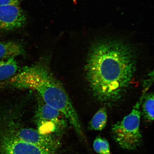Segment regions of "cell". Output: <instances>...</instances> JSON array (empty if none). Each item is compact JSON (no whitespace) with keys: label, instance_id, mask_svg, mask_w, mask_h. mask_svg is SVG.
Here are the masks:
<instances>
[{"label":"cell","instance_id":"obj_4","mask_svg":"<svg viewBox=\"0 0 154 154\" xmlns=\"http://www.w3.org/2000/svg\"><path fill=\"white\" fill-rule=\"evenodd\" d=\"M0 134L26 143L57 150L60 147L59 138L40 134L37 130L28 128L14 121L5 122Z\"/></svg>","mask_w":154,"mask_h":154},{"label":"cell","instance_id":"obj_3","mask_svg":"<svg viewBox=\"0 0 154 154\" xmlns=\"http://www.w3.org/2000/svg\"><path fill=\"white\" fill-rule=\"evenodd\" d=\"M146 92L143 91L131 112L122 121L113 125L111 133L113 139L123 149H136L141 145L142 136L140 129L141 112L140 107Z\"/></svg>","mask_w":154,"mask_h":154},{"label":"cell","instance_id":"obj_6","mask_svg":"<svg viewBox=\"0 0 154 154\" xmlns=\"http://www.w3.org/2000/svg\"><path fill=\"white\" fill-rule=\"evenodd\" d=\"M57 151L0 134V154H57Z\"/></svg>","mask_w":154,"mask_h":154},{"label":"cell","instance_id":"obj_2","mask_svg":"<svg viewBox=\"0 0 154 154\" xmlns=\"http://www.w3.org/2000/svg\"><path fill=\"white\" fill-rule=\"evenodd\" d=\"M1 83L4 88L37 92L46 103L64 116L80 137H83L81 123L68 94L46 63L40 62L25 66Z\"/></svg>","mask_w":154,"mask_h":154},{"label":"cell","instance_id":"obj_9","mask_svg":"<svg viewBox=\"0 0 154 154\" xmlns=\"http://www.w3.org/2000/svg\"><path fill=\"white\" fill-rule=\"evenodd\" d=\"M18 65L14 57L0 61V82L8 79L16 74Z\"/></svg>","mask_w":154,"mask_h":154},{"label":"cell","instance_id":"obj_12","mask_svg":"<svg viewBox=\"0 0 154 154\" xmlns=\"http://www.w3.org/2000/svg\"><path fill=\"white\" fill-rule=\"evenodd\" d=\"M93 146L94 150L98 154H111L109 142L101 137L95 138Z\"/></svg>","mask_w":154,"mask_h":154},{"label":"cell","instance_id":"obj_7","mask_svg":"<svg viewBox=\"0 0 154 154\" xmlns=\"http://www.w3.org/2000/svg\"><path fill=\"white\" fill-rule=\"evenodd\" d=\"M26 19V14L19 6H0V30L11 31L22 28Z\"/></svg>","mask_w":154,"mask_h":154},{"label":"cell","instance_id":"obj_14","mask_svg":"<svg viewBox=\"0 0 154 154\" xmlns=\"http://www.w3.org/2000/svg\"><path fill=\"white\" fill-rule=\"evenodd\" d=\"M21 1H23V0H21Z\"/></svg>","mask_w":154,"mask_h":154},{"label":"cell","instance_id":"obj_5","mask_svg":"<svg viewBox=\"0 0 154 154\" xmlns=\"http://www.w3.org/2000/svg\"><path fill=\"white\" fill-rule=\"evenodd\" d=\"M34 118L37 130L46 135L58 138L67 127V121L64 116L47 105L39 96Z\"/></svg>","mask_w":154,"mask_h":154},{"label":"cell","instance_id":"obj_1","mask_svg":"<svg viewBox=\"0 0 154 154\" xmlns=\"http://www.w3.org/2000/svg\"><path fill=\"white\" fill-rule=\"evenodd\" d=\"M135 54L130 44L110 37L96 40L87 59L86 78L94 96L103 103H114L126 93L136 69Z\"/></svg>","mask_w":154,"mask_h":154},{"label":"cell","instance_id":"obj_10","mask_svg":"<svg viewBox=\"0 0 154 154\" xmlns=\"http://www.w3.org/2000/svg\"><path fill=\"white\" fill-rule=\"evenodd\" d=\"M107 121V111L105 108L98 110L90 121L89 128L91 130L101 131L106 126Z\"/></svg>","mask_w":154,"mask_h":154},{"label":"cell","instance_id":"obj_13","mask_svg":"<svg viewBox=\"0 0 154 154\" xmlns=\"http://www.w3.org/2000/svg\"><path fill=\"white\" fill-rule=\"evenodd\" d=\"M18 0H0V6L14 5L19 6Z\"/></svg>","mask_w":154,"mask_h":154},{"label":"cell","instance_id":"obj_11","mask_svg":"<svg viewBox=\"0 0 154 154\" xmlns=\"http://www.w3.org/2000/svg\"><path fill=\"white\" fill-rule=\"evenodd\" d=\"M154 98L153 94H146L142 102V112L144 118L150 122L154 120Z\"/></svg>","mask_w":154,"mask_h":154},{"label":"cell","instance_id":"obj_8","mask_svg":"<svg viewBox=\"0 0 154 154\" xmlns=\"http://www.w3.org/2000/svg\"><path fill=\"white\" fill-rule=\"evenodd\" d=\"M25 52L23 46L16 42H0V61L22 55Z\"/></svg>","mask_w":154,"mask_h":154}]
</instances>
